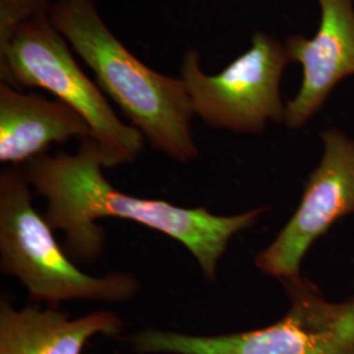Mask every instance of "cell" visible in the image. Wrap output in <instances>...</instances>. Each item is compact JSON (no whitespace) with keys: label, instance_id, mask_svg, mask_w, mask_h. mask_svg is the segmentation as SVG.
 Segmentation results:
<instances>
[{"label":"cell","instance_id":"6da1fadb","mask_svg":"<svg viewBox=\"0 0 354 354\" xmlns=\"http://www.w3.org/2000/svg\"><path fill=\"white\" fill-rule=\"evenodd\" d=\"M21 168L32 189L48 201L44 218L53 230L64 231V251L80 264H93L102 257L105 234L95 222L111 216L178 241L196 259L203 277L215 282L230 241L269 210L259 206L236 215H216L206 207H181L124 193L104 175L102 151L92 138L82 140L75 153H44Z\"/></svg>","mask_w":354,"mask_h":354},{"label":"cell","instance_id":"7a4b0ae2","mask_svg":"<svg viewBox=\"0 0 354 354\" xmlns=\"http://www.w3.org/2000/svg\"><path fill=\"white\" fill-rule=\"evenodd\" d=\"M49 16L93 71L104 95L152 149L177 163L198 158L192 129L196 114L180 76L160 74L138 59L105 24L92 0H54Z\"/></svg>","mask_w":354,"mask_h":354},{"label":"cell","instance_id":"3957f363","mask_svg":"<svg viewBox=\"0 0 354 354\" xmlns=\"http://www.w3.org/2000/svg\"><path fill=\"white\" fill-rule=\"evenodd\" d=\"M32 187L21 165L0 174V270L16 277L35 302L58 307L66 301L125 302L140 290L131 273L104 277L82 272L32 203Z\"/></svg>","mask_w":354,"mask_h":354},{"label":"cell","instance_id":"277c9868","mask_svg":"<svg viewBox=\"0 0 354 354\" xmlns=\"http://www.w3.org/2000/svg\"><path fill=\"white\" fill-rule=\"evenodd\" d=\"M73 51L49 12L38 13L0 46L1 83L17 89H45L71 106L91 127L105 168L133 163L145 149V137L115 114Z\"/></svg>","mask_w":354,"mask_h":354},{"label":"cell","instance_id":"5b68a950","mask_svg":"<svg viewBox=\"0 0 354 354\" xmlns=\"http://www.w3.org/2000/svg\"><path fill=\"white\" fill-rule=\"evenodd\" d=\"M281 285L289 308L263 328L215 336L146 328L130 342L142 354H354V294L329 301L304 274Z\"/></svg>","mask_w":354,"mask_h":354},{"label":"cell","instance_id":"8992f818","mask_svg":"<svg viewBox=\"0 0 354 354\" xmlns=\"http://www.w3.org/2000/svg\"><path fill=\"white\" fill-rule=\"evenodd\" d=\"M200 53L183 55L180 77L193 111L212 129L261 134L269 124H283L286 102L281 83L291 64L285 41L266 32L253 33L251 46L215 75L203 73Z\"/></svg>","mask_w":354,"mask_h":354},{"label":"cell","instance_id":"52a82bcc","mask_svg":"<svg viewBox=\"0 0 354 354\" xmlns=\"http://www.w3.org/2000/svg\"><path fill=\"white\" fill-rule=\"evenodd\" d=\"M322 155L304 185L294 214L254 256L257 270L279 282L302 274L310 248L336 222L354 214V138L339 127L320 133Z\"/></svg>","mask_w":354,"mask_h":354},{"label":"cell","instance_id":"ba28073f","mask_svg":"<svg viewBox=\"0 0 354 354\" xmlns=\"http://www.w3.org/2000/svg\"><path fill=\"white\" fill-rule=\"evenodd\" d=\"M314 36L292 35L285 45L291 64L302 67V82L286 102L285 127L299 130L324 106L342 80L354 76V0H317Z\"/></svg>","mask_w":354,"mask_h":354},{"label":"cell","instance_id":"9c48e42d","mask_svg":"<svg viewBox=\"0 0 354 354\" xmlns=\"http://www.w3.org/2000/svg\"><path fill=\"white\" fill-rule=\"evenodd\" d=\"M124 320L100 310L70 317L58 307L15 308L8 294L0 298V354H82L95 336L120 335Z\"/></svg>","mask_w":354,"mask_h":354},{"label":"cell","instance_id":"30bf717a","mask_svg":"<svg viewBox=\"0 0 354 354\" xmlns=\"http://www.w3.org/2000/svg\"><path fill=\"white\" fill-rule=\"evenodd\" d=\"M71 138H92L87 121L71 106L0 83L1 163L26 165Z\"/></svg>","mask_w":354,"mask_h":354},{"label":"cell","instance_id":"8fae6325","mask_svg":"<svg viewBox=\"0 0 354 354\" xmlns=\"http://www.w3.org/2000/svg\"><path fill=\"white\" fill-rule=\"evenodd\" d=\"M54 0H0V46L38 13L49 12Z\"/></svg>","mask_w":354,"mask_h":354}]
</instances>
